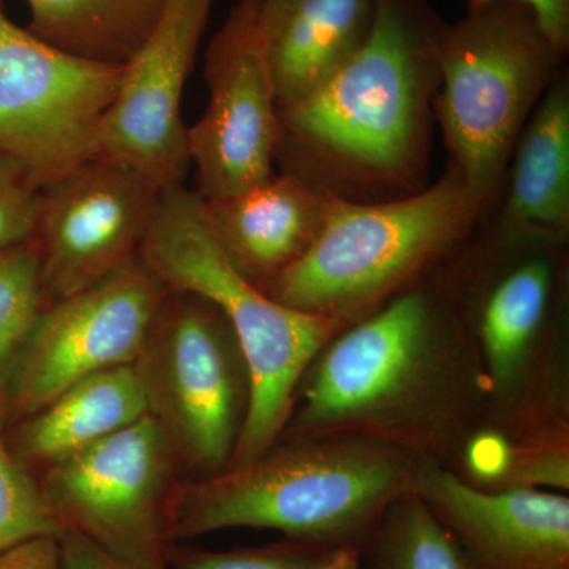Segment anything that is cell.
Returning a JSON list of instances; mask_svg holds the SVG:
<instances>
[{
	"label": "cell",
	"mask_w": 569,
	"mask_h": 569,
	"mask_svg": "<svg viewBox=\"0 0 569 569\" xmlns=\"http://www.w3.org/2000/svg\"><path fill=\"white\" fill-rule=\"evenodd\" d=\"M485 415L478 356L436 269L325 343L280 438H365L451 467Z\"/></svg>",
	"instance_id": "cell-1"
},
{
	"label": "cell",
	"mask_w": 569,
	"mask_h": 569,
	"mask_svg": "<svg viewBox=\"0 0 569 569\" xmlns=\"http://www.w3.org/2000/svg\"><path fill=\"white\" fill-rule=\"evenodd\" d=\"M441 26L427 0H378L362 47L279 108L280 173L351 203L396 200L429 186Z\"/></svg>",
	"instance_id": "cell-2"
},
{
	"label": "cell",
	"mask_w": 569,
	"mask_h": 569,
	"mask_svg": "<svg viewBox=\"0 0 569 569\" xmlns=\"http://www.w3.org/2000/svg\"><path fill=\"white\" fill-rule=\"evenodd\" d=\"M567 244L485 217L437 268L481 366L482 427L508 437L569 425Z\"/></svg>",
	"instance_id": "cell-3"
},
{
	"label": "cell",
	"mask_w": 569,
	"mask_h": 569,
	"mask_svg": "<svg viewBox=\"0 0 569 569\" xmlns=\"http://www.w3.org/2000/svg\"><path fill=\"white\" fill-rule=\"evenodd\" d=\"M419 460L365 438H279L246 466L183 479L171 535L176 545L244 527L362 550L392 501L413 488Z\"/></svg>",
	"instance_id": "cell-4"
},
{
	"label": "cell",
	"mask_w": 569,
	"mask_h": 569,
	"mask_svg": "<svg viewBox=\"0 0 569 569\" xmlns=\"http://www.w3.org/2000/svg\"><path fill=\"white\" fill-rule=\"evenodd\" d=\"M492 208L449 167L396 200L335 198L316 242L263 291L299 312L355 323L436 271Z\"/></svg>",
	"instance_id": "cell-5"
},
{
	"label": "cell",
	"mask_w": 569,
	"mask_h": 569,
	"mask_svg": "<svg viewBox=\"0 0 569 569\" xmlns=\"http://www.w3.org/2000/svg\"><path fill=\"white\" fill-rule=\"evenodd\" d=\"M140 258L168 290L203 296L233 328L249 366L252 397L228 468L260 458L282 436L307 367L347 326L279 305L250 282L217 241L204 198L183 186L160 194Z\"/></svg>",
	"instance_id": "cell-6"
},
{
	"label": "cell",
	"mask_w": 569,
	"mask_h": 569,
	"mask_svg": "<svg viewBox=\"0 0 569 569\" xmlns=\"http://www.w3.org/2000/svg\"><path fill=\"white\" fill-rule=\"evenodd\" d=\"M565 54L531 10L511 0L441 26L433 114L447 167L482 200L496 204L516 141Z\"/></svg>",
	"instance_id": "cell-7"
},
{
	"label": "cell",
	"mask_w": 569,
	"mask_h": 569,
	"mask_svg": "<svg viewBox=\"0 0 569 569\" xmlns=\"http://www.w3.org/2000/svg\"><path fill=\"white\" fill-rule=\"evenodd\" d=\"M133 369L148 415L186 478L227 470L249 415L252 380L219 307L203 296L167 288Z\"/></svg>",
	"instance_id": "cell-8"
},
{
	"label": "cell",
	"mask_w": 569,
	"mask_h": 569,
	"mask_svg": "<svg viewBox=\"0 0 569 569\" xmlns=\"http://www.w3.org/2000/svg\"><path fill=\"white\" fill-rule=\"evenodd\" d=\"M183 479L173 449L146 415L44 471L39 482L62 531L134 567L164 569Z\"/></svg>",
	"instance_id": "cell-9"
},
{
	"label": "cell",
	"mask_w": 569,
	"mask_h": 569,
	"mask_svg": "<svg viewBox=\"0 0 569 569\" xmlns=\"http://www.w3.org/2000/svg\"><path fill=\"white\" fill-rule=\"evenodd\" d=\"M122 71L52 47L0 6V156L41 189L99 157Z\"/></svg>",
	"instance_id": "cell-10"
},
{
	"label": "cell",
	"mask_w": 569,
	"mask_h": 569,
	"mask_svg": "<svg viewBox=\"0 0 569 569\" xmlns=\"http://www.w3.org/2000/svg\"><path fill=\"white\" fill-rule=\"evenodd\" d=\"M164 295L167 287L138 257L47 306L11 370L3 429L84 378L132 366Z\"/></svg>",
	"instance_id": "cell-11"
},
{
	"label": "cell",
	"mask_w": 569,
	"mask_h": 569,
	"mask_svg": "<svg viewBox=\"0 0 569 569\" xmlns=\"http://www.w3.org/2000/svg\"><path fill=\"white\" fill-rule=\"evenodd\" d=\"M261 0H239L206 52L209 103L189 127L190 163L206 201L276 174L279 104L261 33Z\"/></svg>",
	"instance_id": "cell-12"
},
{
	"label": "cell",
	"mask_w": 569,
	"mask_h": 569,
	"mask_svg": "<svg viewBox=\"0 0 569 569\" xmlns=\"http://www.w3.org/2000/svg\"><path fill=\"white\" fill-rule=\"evenodd\" d=\"M160 194L103 156L44 187L33 241L48 302L88 290L137 260Z\"/></svg>",
	"instance_id": "cell-13"
},
{
	"label": "cell",
	"mask_w": 569,
	"mask_h": 569,
	"mask_svg": "<svg viewBox=\"0 0 569 569\" xmlns=\"http://www.w3.org/2000/svg\"><path fill=\"white\" fill-rule=\"evenodd\" d=\"M212 0H168L104 116L100 156L121 163L160 192L189 174V127L182 96L197 58Z\"/></svg>",
	"instance_id": "cell-14"
},
{
	"label": "cell",
	"mask_w": 569,
	"mask_h": 569,
	"mask_svg": "<svg viewBox=\"0 0 569 569\" xmlns=\"http://www.w3.org/2000/svg\"><path fill=\"white\" fill-rule=\"evenodd\" d=\"M413 490L470 569H569V498L542 489L482 490L447 463L419 460Z\"/></svg>",
	"instance_id": "cell-15"
},
{
	"label": "cell",
	"mask_w": 569,
	"mask_h": 569,
	"mask_svg": "<svg viewBox=\"0 0 569 569\" xmlns=\"http://www.w3.org/2000/svg\"><path fill=\"white\" fill-rule=\"evenodd\" d=\"M335 198L295 176H271L246 192L206 201L217 241L261 291L316 242Z\"/></svg>",
	"instance_id": "cell-16"
},
{
	"label": "cell",
	"mask_w": 569,
	"mask_h": 569,
	"mask_svg": "<svg viewBox=\"0 0 569 569\" xmlns=\"http://www.w3.org/2000/svg\"><path fill=\"white\" fill-rule=\"evenodd\" d=\"M488 219L503 230L569 236V77L550 82L523 126Z\"/></svg>",
	"instance_id": "cell-17"
},
{
	"label": "cell",
	"mask_w": 569,
	"mask_h": 569,
	"mask_svg": "<svg viewBox=\"0 0 569 569\" xmlns=\"http://www.w3.org/2000/svg\"><path fill=\"white\" fill-rule=\"evenodd\" d=\"M378 0H261V33L279 108L296 102L355 54Z\"/></svg>",
	"instance_id": "cell-18"
},
{
	"label": "cell",
	"mask_w": 569,
	"mask_h": 569,
	"mask_svg": "<svg viewBox=\"0 0 569 569\" xmlns=\"http://www.w3.org/2000/svg\"><path fill=\"white\" fill-rule=\"evenodd\" d=\"M148 415L132 366L116 367L63 389L2 430L3 440L37 478Z\"/></svg>",
	"instance_id": "cell-19"
},
{
	"label": "cell",
	"mask_w": 569,
	"mask_h": 569,
	"mask_svg": "<svg viewBox=\"0 0 569 569\" xmlns=\"http://www.w3.org/2000/svg\"><path fill=\"white\" fill-rule=\"evenodd\" d=\"M29 31L89 61L126 66L151 36L168 0H26Z\"/></svg>",
	"instance_id": "cell-20"
},
{
	"label": "cell",
	"mask_w": 569,
	"mask_h": 569,
	"mask_svg": "<svg viewBox=\"0 0 569 569\" xmlns=\"http://www.w3.org/2000/svg\"><path fill=\"white\" fill-rule=\"evenodd\" d=\"M362 569H470L413 488L392 501L361 550Z\"/></svg>",
	"instance_id": "cell-21"
},
{
	"label": "cell",
	"mask_w": 569,
	"mask_h": 569,
	"mask_svg": "<svg viewBox=\"0 0 569 569\" xmlns=\"http://www.w3.org/2000/svg\"><path fill=\"white\" fill-rule=\"evenodd\" d=\"M50 306L41 277L36 241L0 252V430L3 397L14 362L33 326Z\"/></svg>",
	"instance_id": "cell-22"
},
{
	"label": "cell",
	"mask_w": 569,
	"mask_h": 569,
	"mask_svg": "<svg viewBox=\"0 0 569 569\" xmlns=\"http://www.w3.org/2000/svg\"><path fill=\"white\" fill-rule=\"evenodd\" d=\"M170 569H362L361 550L323 542L283 541L258 548L206 550L182 548L168 552Z\"/></svg>",
	"instance_id": "cell-23"
},
{
	"label": "cell",
	"mask_w": 569,
	"mask_h": 569,
	"mask_svg": "<svg viewBox=\"0 0 569 569\" xmlns=\"http://www.w3.org/2000/svg\"><path fill=\"white\" fill-rule=\"evenodd\" d=\"M61 533L39 478L11 455L0 430V553Z\"/></svg>",
	"instance_id": "cell-24"
},
{
	"label": "cell",
	"mask_w": 569,
	"mask_h": 569,
	"mask_svg": "<svg viewBox=\"0 0 569 569\" xmlns=\"http://www.w3.org/2000/svg\"><path fill=\"white\" fill-rule=\"evenodd\" d=\"M511 438L509 459L497 490H569V426Z\"/></svg>",
	"instance_id": "cell-25"
},
{
	"label": "cell",
	"mask_w": 569,
	"mask_h": 569,
	"mask_svg": "<svg viewBox=\"0 0 569 569\" xmlns=\"http://www.w3.org/2000/svg\"><path fill=\"white\" fill-rule=\"evenodd\" d=\"M41 192L28 168L0 156V252L33 241L39 227Z\"/></svg>",
	"instance_id": "cell-26"
},
{
	"label": "cell",
	"mask_w": 569,
	"mask_h": 569,
	"mask_svg": "<svg viewBox=\"0 0 569 569\" xmlns=\"http://www.w3.org/2000/svg\"><path fill=\"white\" fill-rule=\"evenodd\" d=\"M508 0H467V11H477ZM523 3L537 17L549 39L567 52L569 48V0H511Z\"/></svg>",
	"instance_id": "cell-27"
},
{
	"label": "cell",
	"mask_w": 569,
	"mask_h": 569,
	"mask_svg": "<svg viewBox=\"0 0 569 569\" xmlns=\"http://www.w3.org/2000/svg\"><path fill=\"white\" fill-rule=\"evenodd\" d=\"M0 569H63L59 538H37L0 553Z\"/></svg>",
	"instance_id": "cell-28"
},
{
	"label": "cell",
	"mask_w": 569,
	"mask_h": 569,
	"mask_svg": "<svg viewBox=\"0 0 569 569\" xmlns=\"http://www.w3.org/2000/svg\"><path fill=\"white\" fill-rule=\"evenodd\" d=\"M59 545H61L63 569H149L114 559L88 539L71 531H62L59 535Z\"/></svg>",
	"instance_id": "cell-29"
}]
</instances>
